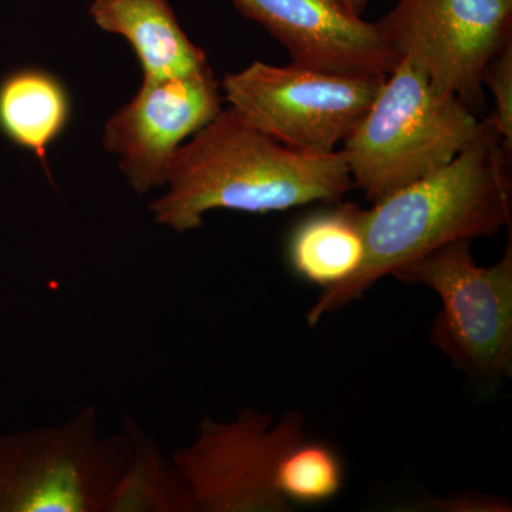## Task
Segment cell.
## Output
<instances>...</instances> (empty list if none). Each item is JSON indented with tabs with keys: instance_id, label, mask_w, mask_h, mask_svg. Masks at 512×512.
<instances>
[{
	"instance_id": "cell-7",
	"label": "cell",
	"mask_w": 512,
	"mask_h": 512,
	"mask_svg": "<svg viewBox=\"0 0 512 512\" xmlns=\"http://www.w3.org/2000/svg\"><path fill=\"white\" fill-rule=\"evenodd\" d=\"M303 439L301 413H286L275 423L271 414L245 409L231 423L205 417L194 443L175 450L171 461L194 511L289 512L291 504L275 485L276 467Z\"/></svg>"
},
{
	"instance_id": "cell-16",
	"label": "cell",
	"mask_w": 512,
	"mask_h": 512,
	"mask_svg": "<svg viewBox=\"0 0 512 512\" xmlns=\"http://www.w3.org/2000/svg\"><path fill=\"white\" fill-rule=\"evenodd\" d=\"M483 83L494 97L493 114L488 123L512 153V40L501 47L485 66Z\"/></svg>"
},
{
	"instance_id": "cell-11",
	"label": "cell",
	"mask_w": 512,
	"mask_h": 512,
	"mask_svg": "<svg viewBox=\"0 0 512 512\" xmlns=\"http://www.w3.org/2000/svg\"><path fill=\"white\" fill-rule=\"evenodd\" d=\"M89 12L101 30L130 43L144 79L187 77L210 67L168 0H93Z\"/></svg>"
},
{
	"instance_id": "cell-8",
	"label": "cell",
	"mask_w": 512,
	"mask_h": 512,
	"mask_svg": "<svg viewBox=\"0 0 512 512\" xmlns=\"http://www.w3.org/2000/svg\"><path fill=\"white\" fill-rule=\"evenodd\" d=\"M376 23L399 59L477 113L485 66L512 40V0H399Z\"/></svg>"
},
{
	"instance_id": "cell-10",
	"label": "cell",
	"mask_w": 512,
	"mask_h": 512,
	"mask_svg": "<svg viewBox=\"0 0 512 512\" xmlns=\"http://www.w3.org/2000/svg\"><path fill=\"white\" fill-rule=\"evenodd\" d=\"M288 50L292 63L336 72L390 74L399 56L377 23L342 0H229Z\"/></svg>"
},
{
	"instance_id": "cell-1",
	"label": "cell",
	"mask_w": 512,
	"mask_h": 512,
	"mask_svg": "<svg viewBox=\"0 0 512 512\" xmlns=\"http://www.w3.org/2000/svg\"><path fill=\"white\" fill-rule=\"evenodd\" d=\"M511 154L485 119L453 161L360 210L362 265L348 281L322 292L306 315L309 326L430 252L510 225Z\"/></svg>"
},
{
	"instance_id": "cell-3",
	"label": "cell",
	"mask_w": 512,
	"mask_h": 512,
	"mask_svg": "<svg viewBox=\"0 0 512 512\" xmlns=\"http://www.w3.org/2000/svg\"><path fill=\"white\" fill-rule=\"evenodd\" d=\"M480 124L463 101L440 93L426 74L400 59L343 141L353 185L367 200H382L453 161Z\"/></svg>"
},
{
	"instance_id": "cell-5",
	"label": "cell",
	"mask_w": 512,
	"mask_h": 512,
	"mask_svg": "<svg viewBox=\"0 0 512 512\" xmlns=\"http://www.w3.org/2000/svg\"><path fill=\"white\" fill-rule=\"evenodd\" d=\"M387 76L254 62L220 86L229 107L262 133L299 153L326 156L365 117Z\"/></svg>"
},
{
	"instance_id": "cell-17",
	"label": "cell",
	"mask_w": 512,
	"mask_h": 512,
	"mask_svg": "<svg viewBox=\"0 0 512 512\" xmlns=\"http://www.w3.org/2000/svg\"><path fill=\"white\" fill-rule=\"evenodd\" d=\"M441 510L447 511H511L507 501L501 498L490 497V495H461L453 500L444 501Z\"/></svg>"
},
{
	"instance_id": "cell-13",
	"label": "cell",
	"mask_w": 512,
	"mask_h": 512,
	"mask_svg": "<svg viewBox=\"0 0 512 512\" xmlns=\"http://www.w3.org/2000/svg\"><path fill=\"white\" fill-rule=\"evenodd\" d=\"M288 258L299 278L323 291L348 281L365 258L360 208L340 205L303 220L289 239Z\"/></svg>"
},
{
	"instance_id": "cell-18",
	"label": "cell",
	"mask_w": 512,
	"mask_h": 512,
	"mask_svg": "<svg viewBox=\"0 0 512 512\" xmlns=\"http://www.w3.org/2000/svg\"><path fill=\"white\" fill-rule=\"evenodd\" d=\"M342 2L345 3L353 13H356L357 16H362V13L365 12L372 0H342Z\"/></svg>"
},
{
	"instance_id": "cell-9",
	"label": "cell",
	"mask_w": 512,
	"mask_h": 512,
	"mask_svg": "<svg viewBox=\"0 0 512 512\" xmlns=\"http://www.w3.org/2000/svg\"><path fill=\"white\" fill-rule=\"evenodd\" d=\"M220 83L211 67L173 79H144L104 127L103 146L137 194L164 187L178 148L222 110Z\"/></svg>"
},
{
	"instance_id": "cell-15",
	"label": "cell",
	"mask_w": 512,
	"mask_h": 512,
	"mask_svg": "<svg viewBox=\"0 0 512 512\" xmlns=\"http://www.w3.org/2000/svg\"><path fill=\"white\" fill-rule=\"evenodd\" d=\"M275 485L289 504L325 503L342 488V463L328 444L303 439L279 461Z\"/></svg>"
},
{
	"instance_id": "cell-6",
	"label": "cell",
	"mask_w": 512,
	"mask_h": 512,
	"mask_svg": "<svg viewBox=\"0 0 512 512\" xmlns=\"http://www.w3.org/2000/svg\"><path fill=\"white\" fill-rule=\"evenodd\" d=\"M471 241L444 245L393 275L440 296L431 340L458 369L478 379L511 376L512 241L491 266L476 264Z\"/></svg>"
},
{
	"instance_id": "cell-12",
	"label": "cell",
	"mask_w": 512,
	"mask_h": 512,
	"mask_svg": "<svg viewBox=\"0 0 512 512\" xmlns=\"http://www.w3.org/2000/svg\"><path fill=\"white\" fill-rule=\"evenodd\" d=\"M70 110L66 87L45 70H16L0 82V131L46 171L47 151L62 136Z\"/></svg>"
},
{
	"instance_id": "cell-14",
	"label": "cell",
	"mask_w": 512,
	"mask_h": 512,
	"mask_svg": "<svg viewBox=\"0 0 512 512\" xmlns=\"http://www.w3.org/2000/svg\"><path fill=\"white\" fill-rule=\"evenodd\" d=\"M131 456L106 512H192L190 490L173 461L131 420L124 421Z\"/></svg>"
},
{
	"instance_id": "cell-4",
	"label": "cell",
	"mask_w": 512,
	"mask_h": 512,
	"mask_svg": "<svg viewBox=\"0 0 512 512\" xmlns=\"http://www.w3.org/2000/svg\"><path fill=\"white\" fill-rule=\"evenodd\" d=\"M126 431L101 437L92 406L62 426L0 434V512H104L126 470Z\"/></svg>"
},
{
	"instance_id": "cell-2",
	"label": "cell",
	"mask_w": 512,
	"mask_h": 512,
	"mask_svg": "<svg viewBox=\"0 0 512 512\" xmlns=\"http://www.w3.org/2000/svg\"><path fill=\"white\" fill-rule=\"evenodd\" d=\"M164 187L150 204L154 221L184 234L201 228L214 210L265 214L332 204L352 190L353 180L345 151L299 153L229 107L178 148Z\"/></svg>"
}]
</instances>
